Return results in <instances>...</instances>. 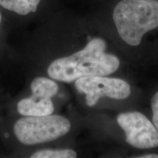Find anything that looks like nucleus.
<instances>
[{"label": "nucleus", "mask_w": 158, "mask_h": 158, "mask_svg": "<svg viewBox=\"0 0 158 158\" xmlns=\"http://www.w3.org/2000/svg\"><path fill=\"white\" fill-rule=\"evenodd\" d=\"M106 43L102 38L92 39L81 51L53 61L48 68L51 78L70 83L89 76H106L119 67V59L106 52Z\"/></svg>", "instance_id": "obj_1"}, {"label": "nucleus", "mask_w": 158, "mask_h": 158, "mask_svg": "<svg viewBox=\"0 0 158 158\" xmlns=\"http://www.w3.org/2000/svg\"><path fill=\"white\" fill-rule=\"evenodd\" d=\"M112 20L124 42L137 46L146 33L158 27V0H119Z\"/></svg>", "instance_id": "obj_2"}, {"label": "nucleus", "mask_w": 158, "mask_h": 158, "mask_svg": "<svg viewBox=\"0 0 158 158\" xmlns=\"http://www.w3.org/2000/svg\"><path fill=\"white\" fill-rule=\"evenodd\" d=\"M70 122L64 116L47 115L24 116L15 123L13 131L19 142L36 145L55 141L70 131Z\"/></svg>", "instance_id": "obj_3"}, {"label": "nucleus", "mask_w": 158, "mask_h": 158, "mask_svg": "<svg viewBox=\"0 0 158 158\" xmlns=\"http://www.w3.org/2000/svg\"><path fill=\"white\" fill-rule=\"evenodd\" d=\"M75 85L79 92L86 94V105L89 107L95 106L102 97L123 100L130 94L129 84L120 78L106 76L84 77L77 79Z\"/></svg>", "instance_id": "obj_4"}, {"label": "nucleus", "mask_w": 158, "mask_h": 158, "mask_svg": "<svg viewBox=\"0 0 158 158\" xmlns=\"http://www.w3.org/2000/svg\"><path fill=\"white\" fill-rule=\"evenodd\" d=\"M117 122L124 131L126 141L137 149L158 147V131L147 116L138 111L122 113Z\"/></svg>", "instance_id": "obj_5"}, {"label": "nucleus", "mask_w": 158, "mask_h": 158, "mask_svg": "<svg viewBox=\"0 0 158 158\" xmlns=\"http://www.w3.org/2000/svg\"><path fill=\"white\" fill-rule=\"evenodd\" d=\"M17 110L23 116H47L54 113V106L51 99L31 94L18 102Z\"/></svg>", "instance_id": "obj_6"}, {"label": "nucleus", "mask_w": 158, "mask_h": 158, "mask_svg": "<svg viewBox=\"0 0 158 158\" xmlns=\"http://www.w3.org/2000/svg\"><path fill=\"white\" fill-rule=\"evenodd\" d=\"M30 89L31 94L41 98L52 99L58 92L59 86L52 79L37 77L31 81Z\"/></svg>", "instance_id": "obj_7"}, {"label": "nucleus", "mask_w": 158, "mask_h": 158, "mask_svg": "<svg viewBox=\"0 0 158 158\" xmlns=\"http://www.w3.org/2000/svg\"><path fill=\"white\" fill-rule=\"evenodd\" d=\"M77 153L72 149H44L36 152L31 158H75Z\"/></svg>", "instance_id": "obj_8"}, {"label": "nucleus", "mask_w": 158, "mask_h": 158, "mask_svg": "<svg viewBox=\"0 0 158 158\" xmlns=\"http://www.w3.org/2000/svg\"><path fill=\"white\" fill-rule=\"evenodd\" d=\"M152 122L158 131V92H156L152 99Z\"/></svg>", "instance_id": "obj_9"}, {"label": "nucleus", "mask_w": 158, "mask_h": 158, "mask_svg": "<svg viewBox=\"0 0 158 158\" xmlns=\"http://www.w3.org/2000/svg\"><path fill=\"white\" fill-rule=\"evenodd\" d=\"M138 158H158V155L156 154H148V155H144L142 156L137 157Z\"/></svg>", "instance_id": "obj_10"}, {"label": "nucleus", "mask_w": 158, "mask_h": 158, "mask_svg": "<svg viewBox=\"0 0 158 158\" xmlns=\"http://www.w3.org/2000/svg\"><path fill=\"white\" fill-rule=\"evenodd\" d=\"M2 14L1 7H0V27L2 26Z\"/></svg>", "instance_id": "obj_11"}]
</instances>
